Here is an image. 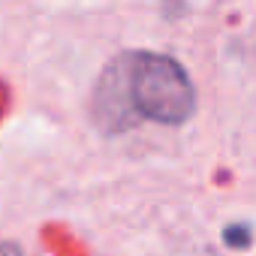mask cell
Wrapping results in <instances>:
<instances>
[{"label": "cell", "instance_id": "2", "mask_svg": "<svg viewBox=\"0 0 256 256\" xmlns=\"http://www.w3.org/2000/svg\"><path fill=\"white\" fill-rule=\"evenodd\" d=\"M136 108L126 90V54H118L96 82L94 90V120L106 133H120L136 124Z\"/></svg>", "mask_w": 256, "mask_h": 256}, {"label": "cell", "instance_id": "1", "mask_svg": "<svg viewBox=\"0 0 256 256\" xmlns=\"http://www.w3.org/2000/svg\"><path fill=\"white\" fill-rule=\"evenodd\" d=\"M126 90L139 118L178 126L196 112V88L187 70L157 52H126Z\"/></svg>", "mask_w": 256, "mask_h": 256}, {"label": "cell", "instance_id": "4", "mask_svg": "<svg viewBox=\"0 0 256 256\" xmlns=\"http://www.w3.org/2000/svg\"><path fill=\"white\" fill-rule=\"evenodd\" d=\"M0 256H24L16 241H0Z\"/></svg>", "mask_w": 256, "mask_h": 256}, {"label": "cell", "instance_id": "3", "mask_svg": "<svg viewBox=\"0 0 256 256\" xmlns=\"http://www.w3.org/2000/svg\"><path fill=\"white\" fill-rule=\"evenodd\" d=\"M250 238H253V232H250L247 223H229V226L223 229V241H226L232 250H244V247H250Z\"/></svg>", "mask_w": 256, "mask_h": 256}]
</instances>
